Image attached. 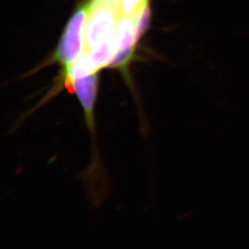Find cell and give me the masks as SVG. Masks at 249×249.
<instances>
[{"label": "cell", "mask_w": 249, "mask_h": 249, "mask_svg": "<svg viewBox=\"0 0 249 249\" xmlns=\"http://www.w3.org/2000/svg\"><path fill=\"white\" fill-rule=\"evenodd\" d=\"M89 0L83 1L70 18L63 33L59 45L53 53V61L63 66L65 75L85 49V29L89 16Z\"/></svg>", "instance_id": "1"}, {"label": "cell", "mask_w": 249, "mask_h": 249, "mask_svg": "<svg viewBox=\"0 0 249 249\" xmlns=\"http://www.w3.org/2000/svg\"><path fill=\"white\" fill-rule=\"evenodd\" d=\"M99 2H103L108 5H112L115 7H121V0H96Z\"/></svg>", "instance_id": "4"}, {"label": "cell", "mask_w": 249, "mask_h": 249, "mask_svg": "<svg viewBox=\"0 0 249 249\" xmlns=\"http://www.w3.org/2000/svg\"><path fill=\"white\" fill-rule=\"evenodd\" d=\"M121 9L137 21L151 20V0H121Z\"/></svg>", "instance_id": "3"}, {"label": "cell", "mask_w": 249, "mask_h": 249, "mask_svg": "<svg viewBox=\"0 0 249 249\" xmlns=\"http://www.w3.org/2000/svg\"><path fill=\"white\" fill-rule=\"evenodd\" d=\"M89 11L86 29L85 45L87 52L96 49L107 41L117 38V23L121 7H115L96 0H89Z\"/></svg>", "instance_id": "2"}]
</instances>
